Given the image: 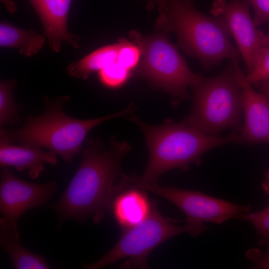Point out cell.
<instances>
[{
  "label": "cell",
  "mask_w": 269,
  "mask_h": 269,
  "mask_svg": "<svg viewBox=\"0 0 269 269\" xmlns=\"http://www.w3.org/2000/svg\"><path fill=\"white\" fill-rule=\"evenodd\" d=\"M81 162L67 188L50 205L61 221L82 222L91 217L100 223L116 196L134 182L135 176L121 172L122 159L132 148L127 141L111 139L106 148L98 139L87 138Z\"/></svg>",
  "instance_id": "1"
},
{
  "label": "cell",
  "mask_w": 269,
  "mask_h": 269,
  "mask_svg": "<svg viewBox=\"0 0 269 269\" xmlns=\"http://www.w3.org/2000/svg\"><path fill=\"white\" fill-rule=\"evenodd\" d=\"M130 120L139 126L145 137L149 159L145 169L135 184L141 186L157 183L159 177L173 168L186 169L199 162L208 150L229 142H244L232 133L222 137L206 134L190 127L184 121L175 123L168 119L158 126H152L135 116Z\"/></svg>",
  "instance_id": "2"
},
{
  "label": "cell",
  "mask_w": 269,
  "mask_h": 269,
  "mask_svg": "<svg viewBox=\"0 0 269 269\" xmlns=\"http://www.w3.org/2000/svg\"><path fill=\"white\" fill-rule=\"evenodd\" d=\"M68 96L50 99L43 98L45 112L39 116H28L24 125L12 131L0 129V138L21 146L46 148L72 162L74 156L82 148L88 133L94 128L108 120L127 116L134 111L130 105L124 110L98 118L80 120L71 117L63 110V105L70 100Z\"/></svg>",
  "instance_id": "3"
},
{
  "label": "cell",
  "mask_w": 269,
  "mask_h": 269,
  "mask_svg": "<svg viewBox=\"0 0 269 269\" xmlns=\"http://www.w3.org/2000/svg\"><path fill=\"white\" fill-rule=\"evenodd\" d=\"M158 24L176 34L179 46L210 69L223 60L238 62L240 52L230 40V33L220 18L210 16L195 7L193 0H168L160 11Z\"/></svg>",
  "instance_id": "4"
},
{
  "label": "cell",
  "mask_w": 269,
  "mask_h": 269,
  "mask_svg": "<svg viewBox=\"0 0 269 269\" xmlns=\"http://www.w3.org/2000/svg\"><path fill=\"white\" fill-rule=\"evenodd\" d=\"M235 60L220 74L202 77L191 87L193 109L183 121L206 134L218 136L226 129L242 131V90Z\"/></svg>",
  "instance_id": "5"
},
{
  "label": "cell",
  "mask_w": 269,
  "mask_h": 269,
  "mask_svg": "<svg viewBox=\"0 0 269 269\" xmlns=\"http://www.w3.org/2000/svg\"><path fill=\"white\" fill-rule=\"evenodd\" d=\"M205 230L203 223L186 222L184 226L175 225L160 214L153 202L146 218L135 225L122 229L120 238L110 251L96 262L82 266L86 269H99L128 259L123 268L147 269V258L159 245L183 233L196 236Z\"/></svg>",
  "instance_id": "6"
},
{
  "label": "cell",
  "mask_w": 269,
  "mask_h": 269,
  "mask_svg": "<svg viewBox=\"0 0 269 269\" xmlns=\"http://www.w3.org/2000/svg\"><path fill=\"white\" fill-rule=\"evenodd\" d=\"M134 39L142 53L138 73L152 85L169 93L174 105L187 99L188 87L202 76L190 69L176 47L164 35Z\"/></svg>",
  "instance_id": "7"
},
{
  "label": "cell",
  "mask_w": 269,
  "mask_h": 269,
  "mask_svg": "<svg viewBox=\"0 0 269 269\" xmlns=\"http://www.w3.org/2000/svg\"><path fill=\"white\" fill-rule=\"evenodd\" d=\"M168 200L186 216V222H209L220 224L249 212V206H240L196 191L160 186L157 183L139 186Z\"/></svg>",
  "instance_id": "8"
},
{
  "label": "cell",
  "mask_w": 269,
  "mask_h": 269,
  "mask_svg": "<svg viewBox=\"0 0 269 269\" xmlns=\"http://www.w3.org/2000/svg\"><path fill=\"white\" fill-rule=\"evenodd\" d=\"M247 0H214L211 13L225 23L237 44L246 64L247 74L258 62L263 48L262 31L257 28L249 10Z\"/></svg>",
  "instance_id": "9"
},
{
  "label": "cell",
  "mask_w": 269,
  "mask_h": 269,
  "mask_svg": "<svg viewBox=\"0 0 269 269\" xmlns=\"http://www.w3.org/2000/svg\"><path fill=\"white\" fill-rule=\"evenodd\" d=\"M56 190L54 180L46 184L28 182L16 177L7 167H1L0 212L17 238V222L22 214L46 203Z\"/></svg>",
  "instance_id": "10"
},
{
  "label": "cell",
  "mask_w": 269,
  "mask_h": 269,
  "mask_svg": "<svg viewBox=\"0 0 269 269\" xmlns=\"http://www.w3.org/2000/svg\"><path fill=\"white\" fill-rule=\"evenodd\" d=\"M235 65L242 90L245 117L241 137L244 141L250 143L269 142V100L252 88L245 80L238 62Z\"/></svg>",
  "instance_id": "11"
},
{
  "label": "cell",
  "mask_w": 269,
  "mask_h": 269,
  "mask_svg": "<svg viewBox=\"0 0 269 269\" xmlns=\"http://www.w3.org/2000/svg\"><path fill=\"white\" fill-rule=\"evenodd\" d=\"M38 16L48 39V46L55 52L61 50V43L65 41L78 48V35L68 31L67 18L73 0H28Z\"/></svg>",
  "instance_id": "12"
},
{
  "label": "cell",
  "mask_w": 269,
  "mask_h": 269,
  "mask_svg": "<svg viewBox=\"0 0 269 269\" xmlns=\"http://www.w3.org/2000/svg\"><path fill=\"white\" fill-rule=\"evenodd\" d=\"M57 161L56 154L49 150L13 145L0 138V167L12 166L19 171L27 169L29 176L34 179L43 171L45 163L54 165Z\"/></svg>",
  "instance_id": "13"
},
{
  "label": "cell",
  "mask_w": 269,
  "mask_h": 269,
  "mask_svg": "<svg viewBox=\"0 0 269 269\" xmlns=\"http://www.w3.org/2000/svg\"><path fill=\"white\" fill-rule=\"evenodd\" d=\"M134 182L119 194L112 204L114 218L122 229L135 225L149 215L152 203L150 202L145 190Z\"/></svg>",
  "instance_id": "14"
},
{
  "label": "cell",
  "mask_w": 269,
  "mask_h": 269,
  "mask_svg": "<svg viewBox=\"0 0 269 269\" xmlns=\"http://www.w3.org/2000/svg\"><path fill=\"white\" fill-rule=\"evenodd\" d=\"M0 243L3 251L9 256L14 269H49L45 258L35 254L23 246L14 234L5 219L0 220Z\"/></svg>",
  "instance_id": "15"
},
{
  "label": "cell",
  "mask_w": 269,
  "mask_h": 269,
  "mask_svg": "<svg viewBox=\"0 0 269 269\" xmlns=\"http://www.w3.org/2000/svg\"><path fill=\"white\" fill-rule=\"evenodd\" d=\"M45 37L34 30H24L4 20L0 24V46L18 49L20 54L31 57L42 48Z\"/></svg>",
  "instance_id": "16"
},
{
  "label": "cell",
  "mask_w": 269,
  "mask_h": 269,
  "mask_svg": "<svg viewBox=\"0 0 269 269\" xmlns=\"http://www.w3.org/2000/svg\"><path fill=\"white\" fill-rule=\"evenodd\" d=\"M121 45L114 44L97 49L80 60L71 63L66 71L70 76L86 79L93 72L116 62Z\"/></svg>",
  "instance_id": "17"
},
{
  "label": "cell",
  "mask_w": 269,
  "mask_h": 269,
  "mask_svg": "<svg viewBox=\"0 0 269 269\" xmlns=\"http://www.w3.org/2000/svg\"><path fill=\"white\" fill-rule=\"evenodd\" d=\"M15 80H1L0 82V125L19 123L18 112L21 105L17 104L13 97L12 91L16 85Z\"/></svg>",
  "instance_id": "18"
},
{
  "label": "cell",
  "mask_w": 269,
  "mask_h": 269,
  "mask_svg": "<svg viewBox=\"0 0 269 269\" xmlns=\"http://www.w3.org/2000/svg\"><path fill=\"white\" fill-rule=\"evenodd\" d=\"M130 74V71L120 66L117 61L99 71L101 81L110 88H117L123 85Z\"/></svg>",
  "instance_id": "19"
},
{
  "label": "cell",
  "mask_w": 269,
  "mask_h": 269,
  "mask_svg": "<svg viewBox=\"0 0 269 269\" xmlns=\"http://www.w3.org/2000/svg\"><path fill=\"white\" fill-rule=\"evenodd\" d=\"M237 218L250 222L260 235L269 239V205L262 210L242 214Z\"/></svg>",
  "instance_id": "20"
},
{
  "label": "cell",
  "mask_w": 269,
  "mask_h": 269,
  "mask_svg": "<svg viewBox=\"0 0 269 269\" xmlns=\"http://www.w3.org/2000/svg\"><path fill=\"white\" fill-rule=\"evenodd\" d=\"M116 61L123 68L130 71L137 64L141 51L138 46L129 42L121 43Z\"/></svg>",
  "instance_id": "21"
},
{
  "label": "cell",
  "mask_w": 269,
  "mask_h": 269,
  "mask_svg": "<svg viewBox=\"0 0 269 269\" xmlns=\"http://www.w3.org/2000/svg\"><path fill=\"white\" fill-rule=\"evenodd\" d=\"M269 78V45L263 47L260 58L253 70L245 75L248 83H255Z\"/></svg>",
  "instance_id": "22"
},
{
  "label": "cell",
  "mask_w": 269,
  "mask_h": 269,
  "mask_svg": "<svg viewBox=\"0 0 269 269\" xmlns=\"http://www.w3.org/2000/svg\"><path fill=\"white\" fill-rule=\"evenodd\" d=\"M254 11L255 25L259 26L269 23V0H247Z\"/></svg>",
  "instance_id": "23"
},
{
  "label": "cell",
  "mask_w": 269,
  "mask_h": 269,
  "mask_svg": "<svg viewBox=\"0 0 269 269\" xmlns=\"http://www.w3.org/2000/svg\"><path fill=\"white\" fill-rule=\"evenodd\" d=\"M264 243L267 247V252L264 256L258 260L256 267L259 269H269V239H265Z\"/></svg>",
  "instance_id": "24"
},
{
  "label": "cell",
  "mask_w": 269,
  "mask_h": 269,
  "mask_svg": "<svg viewBox=\"0 0 269 269\" xmlns=\"http://www.w3.org/2000/svg\"><path fill=\"white\" fill-rule=\"evenodd\" d=\"M260 90L261 93L269 100V78L254 83Z\"/></svg>",
  "instance_id": "25"
},
{
  "label": "cell",
  "mask_w": 269,
  "mask_h": 269,
  "mask_svg": "<svg viewBox=\"0 0 269 269\" xmlns=\"http://www.w3.org/2000/svg\"><path fill=\"white\" fill-rule=\"evenodd\" d=\"M6 10L11 14L15 13L17 10V6L13 0H0Z\"/></svg>",
  "instance_id": "26"
},
{
  "label": "cell",
  "mask_w": 269,
  "mask_h": 269,
  "mask_svg": "<svg viewBox=\"0 0 269 269\" xmlns=\"http://www.w3.org/2000/svg\"><path fill=\"white\" fill-rule=\"evenodd\" d=\"M159 6V11H164L166 9L168 0H150Z\"/></svg>",
  "instance_id": "27"
},
{
  "label": "cell",
  "mask_w": 269,
  "mask_h": 269,
  "mask_svg": "<svg viewBox=\"0 0 269 269\" xmlns=\"http://www.w3.org/2000/svg\"><path fill=\"white\" fill-rule=\"evenodd\" d=\"M261 43L263 47L269 45V29L267 34L261 33Z\"/></svg>",
  "instance_id": "28"
},
{
  "label": "cell",
  "mask_w": 269,
  "mask_h": 269,
  "mask_svg": "<svg viewBox=\"0 0 269 269\" xmlns=\"http://www.w3.org/2000/svg\"><path fill=\"white\" fill-rule=\"evenodd\" d=\"M263 186L266 191L269 192V172H268L266 175V181L263 183Z\"/></svg>",
  "instance_id": "29"
}]
</instances>
